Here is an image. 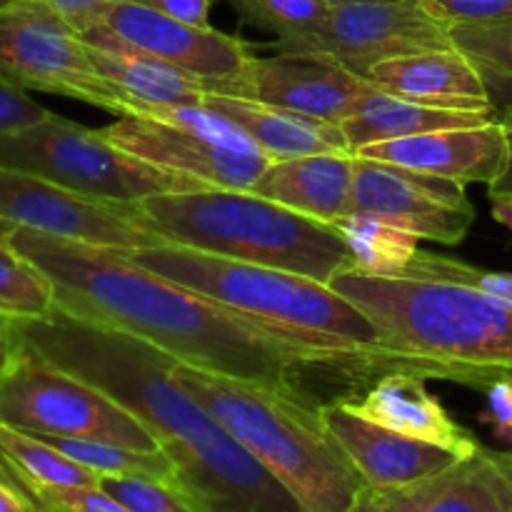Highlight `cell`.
<instances>
[{
	"mask_svg": "<svg viewBox=\"0 0 512 512\" xmlns=\"http://www.w3.org/2000/svg\"><path fill=\"white\" fill-rule=\"evenodd\" d=\"M355 158L350 213H368L415 238L460 245L475 223L465 185L380 160Z\"/></svg>",
	"mask_w": 512,
	"mask_h": 512,
	"instance_id": "12",
	"label": "cell"
},
{
	"mask_svg": "<svg viewBox=\"0 0 512 512\" xmlns=\"http://www.w3.org/2000/svg\"><path fill=\"white\" fill-rule=\"evenodd\" d=\"M353 175V153L300 155L273 160L253 185V193L308 218L338 225L350 213Z\"/></svg>",
	"mask_w": 512,
	"mask_h": 512,
	"instance_id": "21",
	"label": "cell"
},
{
	"mask_svg": "<svg viewBox=\"0 0 512 512\" xmlns=\"http://www.w3.org/2000/svg\"><path fill=\"white\" fill-rule=\"evenodd\" d=\"M328 3H330V5H333V8H335V5H350V3H365V0H328Z\"/></svg>",
	"mask_w": 512,
	"mask_h": 512,
	"instance_id": "45",
	"label": "cell"
},
{
	"mask_svg": "<svg viewBox=\"0 0 512 512\" xmlns=\"http://www.w3.org/2000/svg\"><path fill=\"white\" fill-rule=\"evenodd\" d=\"M88 43L90 58L110 85L123 90L128 98L148 105H203V78L160 60L128 40L115 35L105 25L80 33Z\"/></svg>",
	"mask_w": 512,
	"mask_h": 512,
	"instance_id": "20",
	"label": "cell"
},
{
	"mask_svg": "<svg viewBox=\"0 0 512 512\" xmlns=\"http://www.w3.org/2000/svg\"><path fill=\"white\" fill-rule=\"evenodd\" d=\"M0 468L28 495L50 488H93L100 475L75 463L35 435L0 425Z\"/></svg>",
	"mask_w": 512,
	"mask_h": 512,
	"instance_id": "25",
	"label": "cell"
},
{
	"mask_svg": "<svg viewBox=\"0 0 512 512\" xmlns=\"http://www.w3.org/2000/svg\"><path fill=\"white\" fill-rule=\"evenodd\" d=\"M13 358H15L13 318H3V315H0V378L8 373Z\"/></svg>",
	"mask_w": 512,
	"mask_h": 512,
	"instance_id": "42",
	"label": "cell"
},
{
	"mask_svg": "<svg viewBox=\"0 0 512 512\" xmlns=\"http://www.w3.org/2000/svg\"><path fill=\"white\" fill-rule=\"evenodd\" d=\"M320 415L363 483L383 493L433 478L463 460L440 445L370 423L363 415L353 413L343 400L320 405Z\"/></svg>",
	"mask_w": 512,
	"mask_h": 512,
	"instance_id": "15",
	"label": "cell"
},
{
	"mask_svg": "<svg viewBox=\"0 0 512 512\" xmlns=\"http://www.w3.org/2000/svg\"><path fill=\"white\" fill-rule=\"evenodd\" d=\"M493 218L500 225L512 230V198H495L493 200Z\"/></svg>",
	"mask_w": 512,
	"mask_h": 512,
	"instance_id": "44",
	"label": "cell"
},
{
	"mask_svg": "<svg viewBox=\"0 0 512 512\" xmlns=\"http://www.w3.org/2000/svg\"><path fill=\"white\" fill-rule=\"evenodd\" d=\"M48 3L78 33H85V30L95 28V25H103L113 5H118L120 0H48Z\"/></svg>",
	"mask_w": 512,
	"mask_h": 512,
	"instance_id": "37",
	"label": "cell"
},
{
	"mask_svg": "<svg viewBox=\"0 0 512 512\" xmlns=\"http://www.w3.org/2000/svg\"><path fill=\"white\" fill-rule=\"evenodd\" d=\"M98 485L130 512H200L183 490L148 475H103Z\"/></svg>",
	"mask_w": 512,
	"mask_h": 512,
	"instance_id": "31",
	"label": "cell"
},
{
	"mask_svg": "<svg viewBox=\"0 0 512 512\" xmlns=\"http://www.w3.org/2000/svg\"><path fill=\"white\" fill-rule=\"evenodd\" d=\"M0 512H43L28 490L15 483L3 468H0Z\"/></svg>",
	"mask_w": 512,
	"mask_h": 512,
	"instance_id": "39",
	"label": "cell"
},
{
	"mask_svg": "<svg viewBox=\"0 0 512 512\" xmlns=\"http://www.w3.org/2000/svg\"><path fill=\"white\" fill-rule=\"evenodd\" d=\"M498 120L505 125V133H508L510 158H508V165H505L503 175H500V178L495 180L493 185H488L490 200H495V198H512V115H498Z\"/></svg>",
	"mask_w": 512,
	"mask_h": 512,
	"instance_id": "40",
	"label": "cell"
},
{
	"mask_svg": "<svg viewBox=\"0 0 512 512\" xmlns=\"http://www.w3.org/2000/svg\"><path fill=\"white\" fill-rule=\"evenodd\" d=\"M0 425L33 435L103 440L143 453L160 450L130 410L18 340L13 363L0 378Z\"/></svg>",
	"mask_w": 512,
	"mask_h": 512,
	"instance_id": "8",
	"label": "cell"
},
{
	"mask_svg": "<svg viewBox=\"0 0 512 512\" xmlns=\"http://www.w3.org/2000/svg\"><path fill=\"white\" fill-rule=\"evenodd\" d=\"M330 288L380 333L393 370L488 390L512 378V305L438 278H378L348 268Z\"/></svg>",
	"mask_w": 512,
	"mask_h": 512,
	"instance_id": "3",
	"label": "cell"
},
{
	"mask_svg": "<svg viewBox=\"0 0 512 512\" xmlns=\"http://www.w3.org/2000/svg\"><path fill=\"white\" fill-rule=\"evenodd\" d=\"M205 105L240 125L270 160L320 153H353L343 128L328 120L215 93L205 95Z\"/></svg>",
	"mask_w": 512,
	"mask_h": 512,
	"instance_id": "22",
	"label": "cell"
},
{
	"mask_svg": "<svg viewBox=\"0 0 512 512\" xmlns=\"http://www.w3.org/2000/svg\"><path fill=\"white\" fill-rule=\"evenodd\" d=\"M130 258L195 290L278 338L308 350L335 373L368 378L393 370L373 320L330 285L265 265L240 263L183 245L128 250Z\"/></svg>",
	"mask_w": 512,
	"mask_h": 512,
	"instance_id": "4",
	"label": "cell"
},
{
	"mask_svg": "<svg viewBox=\"0 0 512 512\" xmlns=\"http://www.w3.org/2000/svg\"><path fill=\"white\" fill-rule=\"evenodd\" d=\"M365 80L328 55L275 53L250 55L228 78L203 80L205 93L253 100L340 125L355 108Z\"/></svg>",
	"mask_w": 512,
	"mask_h": 512,
	"instance_id": "13",
	"label": "cell"
},
{
	"mask_svg": "<svg viewBox=\"0 0 512 512\" xmlns=\"http://www.w3.org/2000/svg\"><path fill=\"white\" fill-rule=\"evenodd\" d=\"M0 78L113 115L133 113V98L100 75L88 43L48 0H13L0 8Z\"/></svg>",
	"mask_w": 512,
	"mask_h": 512,
	"instance_id": "9",
	"label": "cell"
},
{
	"mask_svg": "<svg viewBox=\"0 0 512 512\" xmlns=\"http://www.w3.org/2000/svg\"><path fill=\"white\" fill-rule=\"evenodd\" d=\"M250 25L270 30L278 40L313 33L328 20V0H228Z\"/></svg>",
	"mask_w": 512,
	"mask_h": 512,
	"instance_id": "30",
	"label": "cell"
},
{
	"mask_svg": "<svg viewBox=\"0 0 512 512\" xmlns=\"http://www.w3.org/2000/svg\"><path fill=\"white\" fill-rule=\"evenodd\" d=\"M0 240H3V238H0Z\"/></svg>",
	"mask_w": 512,
	"mask_h": 512,
	"instance_id": "48",
	"label": "cell"
},
{
	"mask_svg": "<svg viewBox=\"0 0 512 512\" xmlns=\"http://www.w3.org/2000/svg\"><path fill=\"white\" fill-rule=\"evenodd\" d=\"M103 25L135 48L203 80L235 75L253 55L243 40L220 33L213 25L198 28L180 23L135 0H120L113 5Z\"/></svg>",
	"mask_w": 512,
	"mask_h": 512,
	"instance_id": "17",
	"label": "cell"
},
{
	"mask_svg": "<svg viewBox=\"0 0 512 512\" xmlns=\"http://www.w3.org/2000/svg\"><path fill=\"white\" fill-rule=\"evenodd\" d=\"M490 458H493V463L498 465V470L503 473L505 483H508L510 512H512V450H510V453H495V450H490Z\"/></svg>",
	"mask_w": 512,
	"mask_h": 512,
	"instance_id": "43",
	"label": "cell"
},
{
	"mask_svg": "<svg viewBox=\"0 0 512 512\" xmlns=\"http://www.w3.org/2000/svg\"><path fill=\"white\" fill-rule=\"evenodd\" d=\"M168 18L180 20V23L198 25V28H210V8L215 0H135Z\"/></svg>",
	"mask_w": 512,
	"mask_h": 512,
	"instance_id": "38",
	"label": "cell"
},
{
	"mask_svg": "<svg viewBox=\"0 0 512 512\" xmlns=\"http://www.w3.org/2000/svg\"><path fill=\"white\" fill-rule=\"evenodd\" d=\"M453 48L450 25L425 0H365L335 5L313 33L275 40L273 53H313L343 63L358 78L383 60Z\"/></svg>",
	"mask_w": 512,
	"mask_h": 512,
	"instance_id": "10",
	"label": "cell"
},
{
	"mask_svg": "<svg viewBox=\"0 0 512 512\" xmlns=\"http://www.w3.org/2000/svg\"><path fill=\"white\" fill-rule=\"evenodd\" d=\"M495 120V110H448L430 108V105L410 103V100L390 95L385 90L365 83L360 90L355 108L340 123L350 150H360L365 145L385 143V140L423 135L430 130L448 128H473Z\"/></svg>",
	"mask_w": 512,
	"mask_h": 512,
	"instance_id": "23",
	"label": "cell"
},
{
	"mask_svg": "<svg viewBox=\"0 0 512 512\" xmlns=\"http://www.w3.org/2000/svg\"><path fill=\"white\" fill-rule=\"evenodd\" d=\"M353 155L400 165L460 185H493L508 165L510 143L505 125L495 118L473 128L430 130L423 135L365 145Z\"/></svg>",
	"mask_w": 512,
	"mask_h": 512,
	"instance_id": "16",
	"label": "cell"
},
{
	"mask_svg": "<svg viewBox=\"0 0 512 512\" xmlns=\"http://www.w3.org/2000/svg\"><path fill=\"white\" fill-rule=\"evenodd\" d=\"M448 25H478L512 20V0H425Z\"/></svg>",
	"mask_w": 512,
	"mask_h": 512,
	"instance_id": "34",
	"label": "cell"
},
{
	"mask_svg": "<svg viewBox=\"0 0 512 512\" xmlns=\"http://www.w3.org/2000/svg\"><path fill=\"white\" fill-rule=\"evenodd\" d=\"M365 83L430 108L493 110L478 70L455 48L383 60L370 68Z\"/></svg>",
	"mask_w": 512,
	"mask_h": 512,
	"instance_id": "19",
	"label": "cell"
},
{
	"mask_svg": "<svg viewBox=\"0 0 512 512\" xmlns=\"http://www.w3.org/2000/svg\"><path fill=\"white\" fill-rule=\"evenodd\" d=\"M105 140L140 160L188 175L210 188L253 190L263 170L273 160L258 153H235L183 128H173L145 115H120L115 123L100 128Z\"/></svg>",
	"mask_w": 512,
	"mask_h": 512,
	"instance_id": "14",
	"label": "cell"
},
{
	"mask_svg": "<svg viewBox=\"0 0 512 512\" xmlns=\"http://www.w3.org/2000/svg\"><path fill=\"white\" fill-rule=\"evenodd\" d=\"M450 40L478 70L495 118L512 115V20L450 25Z\"/></svg>",
	"mask_w": 512,
	"mask_h": 512,
	"instance_id": "26",
	"label": "cell"
},
{
	"mask_svg": "<svg viewBox=\"0 0 512 512\" xmlns=\"http://www.w3.org/2000/svg\"><path fill=\"white\" fill-rule=\"evenodd\" d=\"M5 243L50 280L55 308L135 335L180 363L300 393V375L318 358L225 305L150 273L128 250L45 235L15 225Z\"/></svg>",
	"mask_w": 512,
	"mask_h": 512,
	"instance_id": "1",
	"label": "cell"
},
{
	"mask_svg": "<svg viewBox=\"0 0 512 512\" xmlns=\"http://www.w3.org/2000/svg\"><path fill=\"white\" fill-rule=\"evenodd\" d=\"M485 393H488V408L480 420L490 425L500 440L512 443V378L495 380Z\"/></svg>",
	"mask_w": 512,
	"mask_h": 512,
	"instance_id": "36",
	"label": "cell"
},
{
	"mask_svg": "<svg viewBox=\"0 0 512 512\" xmlns=\"http://www.w3.org/2000/svg\"><path fill=\"white\" fill-rule=\"evenodd\" d=\"M388 495L400 512H510L508 483L485 448Z\"/></svg>",
	"mask_w": 512,
	"mask_h": 512,
	"instance_id": "24",
	"label": "cell"
},
{
	"mask_svg": "<svg viewBox=\"0 0 512 512\" xmlns=\"http://www.w3.org/2000/svg\"><path fill=\"white\" fill-rule=\"evenodd\" d=\"M425 380L428 378L413 370H390L365 390L363 398H343V403L370 423L383 425L408 438L440 445L463 460L478 453L483 445L470 430L450 418L443 403L428 390Z\"/></svg>",
	"mask_w": 512,
	"mask_h": 512,
	"instance_id": "18",
	"label": "cell"
},
{
	"mask_svg": "<svg viewBox=\"0 0 512 512\" xmlns=\"http://www.w3.org/2000/svg\"><path fill=\"white\" fill-rule=\"evenodd\" d=\"M10 230H13V225H5V223H0V238H5V235H8Z\"/></svg>",
	"mask_w": 512,
	"mask_h": 512,
	"instance_id": "46",
	"label": "cell"
},
{
	"mask_svg": "<svg viewBox=\"0 0 512 512\" xmlns=\"http://www.w3.org/2000/svg\"><path fill=\"white\" fill-rule=\"evenodd\" d=\"M30 498L43 512H130L100 485L93 488H50L38 490Z\"/></svg>",
	"mask_w": 512,
	"mask_h": 512,
	"instance_id": "33",
	"label": "cell"
},
{
	"mask_svg": "<svg viewBox=\"0 0 512 512\" xmlns=\"http://www.w3.org/2000/svg\"><path fill=\"white\" fill-rule=\"evenodd\" d=\"M175 380L293 493L305 512H350L365 483L305 398L175 363Z\"/></svg>",
	"mask_w": 512,
	"mask_h": 512,
	"instance_id": "5",
	"label": "cell"
},
{
	"mask_svg": "<svg viewBox=\"0 0 512 512\" xmlns=\"http://www.w3.org/2000/svg\"><path fill=\"white\" fill-rule=\"evenodd\" d=\"M15 340L123 405L158 440L175 468V488L200 512H305L183 385L178 358L90 320L53 308L13 320Z\"/></svg>",
	"mask_w": 512,
	"mask_h": 512,
	"instance_id": "2",
	"label": "cell"
},
{
	"mask_svg": "<svg viewBox=\"0 0 512 512\" xmlns=\"http://www.w3.org/2000/svg\"><path fill=\"white\" fill-rule=\"evenodd\" d=\"M150 228L170 245L288 270L318 283L355 268L338 225L283 208L253 190L198 188L148 195L138 203Z\"/></svg>",
	"mask_w": 512,
	"mask_h": 512,
	"instance_id": "6",
	"label": "cell"
},
{
	"mask_svg": "<svg viewBox=\"0 0 512 512\" xmlns=\"http://www.w3.org/2000/svg\"><path fill=\"white\" fill-rule=\"evenodd\" d=\"M403 278L453 280V283L470 285V288L480 290V293L490 295V298L512 305V273H495V270L475 268V265L443 258V255L435 253H425V250H418V255L413 258Z\"/></svg>",
	"mask_w": 512,
	"mask_h": 512,
	"instance_id": "32",
	"label": "cell"
},
{
	"mask_svg": "<svg viewBox=\"0 0 512 512\" xmlns=\"http://www.w3.org/2000/svg\"><path fill=\"white\" fill-rule=\"evenodd\" d=\"M48 115L50 110L35 103L28 95V90L0 78V133H5V130L30 128V125L40 123Z\"/></svg>",
	"mask_w": 512,
	"mask_h": 512,
	"instance_id": "35",
	"label": "cell"
},
{
	"mask_svg": "<svg viewBox=\"0 0 512 512\" xmlns=\"http://www.w3.org/2000/svg\"><path fill=\"white\" fill-rule=\"evenodd\" d=\"M33 435V433H30ZM48 445L58 448L75 463L85 465L95 475H148V478L165 480L175 485V468L163 450L158 453H143V450L123 448L103 440H83V438H58V435H35Z\"/></svg>",
	"mask_w": 512,
	"mask_h": 512,
	"instance_id": "28",
	"label": "cell"
},
{
	"mask_svg": "<svg viewBox=\"0 0 512 512\" xmlns=\"http://www.w3.org/2000/svg\"><path fill=\"white\" fill-rule=\"evenodd\" d=\"M55 293L50 280L30 260L0 240V315L13 320L43 318L53 313Z\"/></svg>",
	"mask_w": 512,
	"mask_h": 512,
	"instance_id": "29",
	"label": "cell"
},
{
	"mask_svg": "<svg viewBox=\"0 0 512 512\" xmlns=\"http://www.w3.org/2000/svg\"><path fill=\"white\" fill-rule=\"evenodd\" d=\"M338 228L353 250L355 268L378 278H403L420 250L413 233L368 213H348Z\"/></svg>",
	"mask_w": 512,
	"mask_h": 512,
	"instance_id": "27",
	"label": "cell"
},
{
	"mask_svg": "<svg viewBox=\"0 0 512 512\" xmlns=\"http://www.w3.org/2000/svg\"><path fill=\"white\" fill-rule=\"evenodd\" d=\"M8 3H13V0H0V8H5Z\"/></svg>",
	"mask_w": 512,
	"mask_h": 512,
	"instance_id": "47",
	"label": "cell"
},
{
	"mask_svg": "<svg viewBox=\"0 0 512 512\" xmlns=\"http://www.w3.org/2000/svg\"><path fill=\"white\" fill-rule=\"evenodd\" d=\"M0 223L105 248L163 245L138 203H110L78 195L23 170L0 165Z\"/></svg>",
	"mask_w": 512,
	"mask_h": 512,
	"instance_id": "11",
	"label": "cell"
},
{
	"mask_svg": "<svg viewBox=\"0 0 512 512\" xmlns=\"http://www.w3.org/2000/svg\"><path fill=\"white\" fill-rule=\"evenodd\" d=\"M350 512H400V510L395 508L388 493H383V490L368 488V485H365L363 493L358 495V500H355L353 510H350Z\"/></svg>",
	"mask_w": 512,
	"mask_h": 512,
	"instance_id": "41",
	"label": "cell"
},
{
	"mask_svg": "<svg viewBox=\"0 0 512 512\" xmlns=\"http://www.w3.org/2000/svg\"><path fill=\"white\" fill-rule=\"evenodd\" d=\"M0 165L110 203H140L148 195L208 188L188 175L125 153L100 130L50 113L40 123L0 133Z\"/></svg>",
	"mask_w": 512,
	"mask_h": 512,
	"instance_id": "7",
	"label": "cell"
}]
</instances>
